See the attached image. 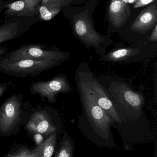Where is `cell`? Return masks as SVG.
Listing matches in <instances>:
<instances>
[{
    "instance_id": "obj_21",
    "label": "cell",
    "mask_w": 157,
    "mask_h": 157,
    "mask_svg": "<svg viewBox=\"0 0 157 157\" xmlns=\"http://www.w3.org/2000/svg\"><path fill=\"white\" fill-rule=\"evenodd\" d=\"M33 137L36 141L37 146L40 145L43 142V136L39 133H36L33 134Z\"/></svg>"
},
{
    "instance_id": "obj_18",
    "label": "cell",
    "mask_w": 157,
    "mask_h": 157,
    "mask_svg": "<svg viewBox=\"0 0 157 157\" xmlns=\"http://www.w3.org/2000/svg\"><path fill=\"white\" fill-rule=\"evenodd\" d=\"M30 150L27 147H21L13 152L12 154L8 155L6 157H25L28 155Z\"/></svg>"
},
{
    "instance_id": "obj_23",
    "label": "cell",
    "mask_w": 157,
    "mask_h": 157,
    "mask_svg": "<svg viewBox=\"0 0 157 157\" xmlns=\"http://www.w3.org/2000/svg\"><path fill=\"white\" fill-rule=\"evenodd\" d=\"M150 42H156L157 40V25L155 26L154 30L152 32L149 38Z\"/></svg>"
},
{
    "instance_id": "obj_7",
    "label": "cell",
    "mask_w": 157,
    "mask_h": 157,
    "mask_svg": "<svg viewBox=\"0 0 157 157\" xmlns=\"http://www.w3.org/2000/svg\"><path fill=\"white\" fill-rule=\"evenodd\" d=\"M74 28L77 36L85 46L93 48L100 56L105 54V50L112 41L95 30L88 17L83 14L77 17Z\"/></svg>"
},
{
    "instance_id": "obj_28",
    "label": "cell",
    "mask_w": 157,
    "mask_h": 157,
    "mask_svg": "<svg viewBox=\"0 0 157 157\" xmlns=\"http://www.w3.org/2000/svg\"><path fill=\"white\" fill-rule=\"evenodd\" d=\"M0 8H1V6H0Z\"/></svg>"
},
{
    "instance_id": "obj_6",
    "label": "cell",
    "mask_w": 157,
    "mask_h": 157,
    "mask_svg": "<svg viewBox=\"0 0 157 157\" xmlns=\"http://www.w3.org/2000/svg\"><path fill=\"white\" fill-rule=\"evenodd\" d=\"M110 92L114 98V107H120L121 110L126 116L134 119L140 115L144 103L142 94L135 92L127 85L121 83L113 86Z\"/></svg>"
},
{
    "instance_id": "obj_26",
    "label": "cell",
    "mask_w": 157,
    "mask_h": 157,
    "mask_svg": "<svg viewBox=\"0 0 157 157\" xmlns=\"http://www.w3.org/2000/svg\"><path fill=\"white\" fill-rule=\"evenodd\" d=\"M154 157H157L156 146L155 148V156Z\"/></svg>"
},
{
    "instance_id": "obj_15",
    "label": "cell",
    "mask_w": 157,
    "mask_h": 157,
    "mask_svg": "<svg viewBox=\"0 0 157 157\" xmlns=\"http://www.w3.org/2000/svg\"><path fill=\"white\" fill-rule=\"evenodd\" d=\"M62 0H42L39 8L41 18L49 21L54 17L61 11Z\"/></svg>"
},
{
    "instance_id": "obj_19",
    "label": "cell",
    "mask_w": 157,
    "mask_h": 157,
    "mask_svg": "<svg viewBox=\"0 0 157 157\" xmlns=\"http://www.w3.org/2000/svg\"><path fill=\"white\" fill-rule=\"evenodd\" d=\"M43 145V142L40 145L37 146L36 148L30 150L28 155L25 157H40Z\"/></svg>"
},
{
    "instance_id": "obj_25",
    "label": "cell",
    "mask_w": 157,
    "mask_h": 157,
    "mask_svg": "<svg viewBox=\"0 0 157 157\" xmlns=\"http://www.w3.org/2000/svg\"><path fill=\"white\" fill-rule=\"evenodd\" d=\"M126 3L132 4L135 3L137 0H120Z\"/></svg>"
},
{
    "instance_id": "obj_2",
    "label": "cell",
    "mask_w": 157,
    "mask_h": 157,
    "mask_svg": "<svg viewBox=\"0 0 157 157\" xmlns=\"http://www.w3.org/2000/svg\"><path fill=\"white\" fill-rule=\"evenodd\" d=\"M26 117L25 129L30 134L39 133L47 137L53 133L62 130L61 126L55 110L48 106L37 104L33 108L26 101Z\"/></svg>"
},
{
    "instance_id": "obj_9",
    "label": "cell",
    "mask_w": 157,
    "mask_h": 157,
    "mask_svg": "<svg viewBox=\"0 0 157 157\" xmlns=\"http://www.w3.org/2000/svg\"><path fill=\"white\" fill-rule=\"evenodd\" d=\"M80 73L97 104L107 113L114 123L121 124L122 121L120 115L102 86L93 77L90 73L82 72Z\"/></svg>"
},
{
    "instance_id": "obj_13",
    "label": "cell",
    "mask_w": 157,
    "mask_h": 157,
    "mask_svg": "<svg viewBox=\"0 0 157 157\" xmlns=\"http://www.w3.org/2000/svg\"><path fill=\"white\" fill-rule=\"evenodd\" d=\"M141 48H123L112 50L100 56V60L112 62H124L141 53Z\"/></svg>"
},
{
    "instance_id": "obj_12",
    "label": "cell",
    "mask_w": 157,
    "mask_h": 157,
    "mask_svg": "<svg viewBox=\"0 0 157 157\" xmlns=\"http://www.w3.org/2000/svg\"><path fill=\"white\" fill-rule=\"evenodd\" d=\"M130 9L128 4L120 0H112L109 7L110 21L113 26L120 28L130 17Z\"/></svg>"
},
{
    "instance_id": "obj_14",
    "label": "cell",
    "mask_w": 157,
    "mask_h": 157,
    "mask_svg": "<svg viewBox=\"0 0 157 157\" xmlns=\"http://www.w3.org/2000/svg\"><path fill=\"white\" fill-rule=\"evenodd\" d=\"M27 30L18 22L7 23L0 26V44L22 36Z\"/></svg>"
},
{
    "instance_id": "obj_27",
    "label": "cell",
    "mask_w": 157,
    "mask_h": 157,
    "mask_svg": "<svg viewBox=\"0 0 157 157\" xmlns=\"http://www.w3.org/2000/svg\"><path fill=\"white\" fill-rule=\"evenodd\" d=\"M2 82H1V81H0V86H1V85H2Z\"/></svg>"
},
{
    "instance_id": "obj_1",
    "label": "cell",
    "mask_w": 157,
    "mask_h": 157,
    "mask_svg": "<svg viewBox=\"0 0 157 157\" xmlns=\"http://www.w3.org/2000/svg\"><path fill=\"white\" fill-rule=\"evenodd\" d=\"M77 86L86 116V120L79 121L80 130L88 140L97 145L108 148L117 147L111 127L114 121L95 101L80 72Z\"/></svg>"
},
{
    "instance_id": "obj_20",
    "label": "cell",
    "mask_w": 157,
    "mask_h": 157,
    "mask_svg": "<svg viewBox=\"0 0 157 157\" xmlns=\"http://www.w3.org/2000/svg\"><path fill=\"white\" fill-rule=\"evenodd\" d=\"M155 0H137L135 3L134 7V8H138V7H143L150 3L154 2Z\"/></svg>"
},
{
    "instance_id": "obj_22",
    "label": "cell",
    "mask_w": 157,
    "mask_h": 157,
    "mask_svg": "<svg viewBox=\"0 0 157 157\" xmlns=\"http://www.w3.org/2000/svg\"><path fill=\"white\" fill-rule=\"evenodd\" d=\"M11 84V82H8V83L5 82V83H2V84L0 86V97L8 90V87Z\"/></svg>"
},
{
    "instance_id": "obj_5",
    "label": "cell",
    "mask_w": 157,
    "mask_h": 157,
    "mask_svg": "<svg viewBox=\"0 0 157 157\" xmlns=\"http://www.w3.org/2000/svg\"><path fill=\"white\" fill-rule=\"evenodd\" d=\"M62 63L56 61H35L29 59L12 61L2 57L0 58V71L15 77H35L59 66Z\"/></svg>"
},
{
    "instance_id": "obj_11",
    "label": "cell",
    "mask_w": 157,
    "mask_h": 157,
    "mask_svg": "<svg viewBox=\"0 0 157 157\" xmlns=\"http://www.w3.org/2000/svg\"><path fill=\"white\" fill-rule=\"evenodd\" d=\"M42 0H19L6 6V13L18 16H33L39 12Z\"/></svg>"
},
{
    "instance_id": "obj_4",
    "label": "cell",
    "mask_w": 157,
    "mask_h": 157,
    "mask_svg": "<svg viewBox=\"0 0 157 157\" xmlns=\"http://www.w3.org/2000/svg\"><path fill=\"white\" fill-rule=\"evenodd\" d=\"M68 52L58 49L49 48L42 44L22 45L18 48L6 53L3 58L12 61L29 59L35 61H56L63 62L69 58Z\"/></svg>"
},
{
    "instance_id": "obj_16",
    "label": "cell",
    "mask_w": 157,
    "mask_h": 157,
    "mask_svg": "<svg viewBox=\"0 0 157 157\" xmlns=\"http://www.w3.org/2000/svg\"><path fill=\"white\" fill-rule=\"evenodd\" d=\"M75 143L73 139L64 132L54 157H74Z\"/></svg>"
},
{
    "instance_id": "obj_17",
    "label": "cell",
    "mask_w": 157,
    "mask_h": 157,
    "mask_svg": "<svg viewBox=\"0 0 157 157\" xmlns=\"http://www.w3.org/2000/svg\"><path fill=\"white\" fill-rule=\"evenodd\" d=\"M58 133L55 132L49 136L43 142L40 157H52L56 148Z\"/></svg>"
},
{
    "instance_id": "obj_10",
    "label": "cell",
    "mask_w": 157,
    "mask_h": 157,
    "mask_svg": "<svg viewBox=\"0 0 157 157\" xmlns=\"http://www.w3.org/2000/svg\"><path fill=\"white\" fill-rule=\"evenodd\" d=\"M156 3L142 10L131 27V30L140 34H145L157 25Z\"/></svg>"
},
{
    "instance_id": "obj_8",
    "label": "cell",
    "mask_w": 157,
    "mask_h": 157,
    "mask_svg": "<svg viewBox=\"0 0 157 157\" xmlns=\"http://www.w3.org/2000/svg\"><path fill=\"white\" fill-rule=\"evenodd\" d=\"M29 89L32 95H38L42 101L47 100L52 104L56 103L58 94L69 93L72 90L68 79L63 75H56L48 81L33 82Z\"/></svg>"
},
{
    "instance_id": "obj_24",
    "label": "cell",
    "mask_w": 157,
    "mask_h": 157,
    "mask_svg": "<svg viewBox=\"0 0 157 157\" xmlns=\"http://www.w3.org/2000/svg\"><path fill=\"white\" fill-rule=\"evenodd\" d=\"M8 50V48L3 47H0V58L3 57L7 53Z\"/></svg>"
},
{
    "instance_id": "obj_3",
    "label": "cell",
    "mask_w": 157,
    "mask_h": 157,
    "mask_svg": "<svg viewBox=\"0 0 157 157\" xmlns=\"http://www.w3.org/2000/svg\"><path fill=\"white\" fill-rule=\"evenodd\" d=\"M26 120V107L21 94L6 98L0 107V135L5 136L20 129Z\"/></svg>"
}]
</instances>
